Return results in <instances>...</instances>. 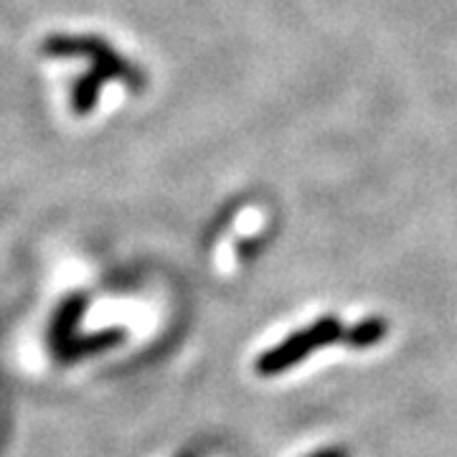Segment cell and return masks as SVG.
<instances>
[{
	"mask_svg": "<svg viewBox=\"0 0 457 457\" xmlns=\"http://www.w3.org/2000/svg\"><path fill=\"white\" fill-rule=\"evenodd\" d=\"M343 323L336 315H320L305 328L290 333L287 338L262 351L254 361V371L260 376H279L295 369L300 361L311 359L315 351L341 341Z\"/></svg>",
	"mask_w": 457,
	"mask_h": 457,
	"instance_id": "cell-2",
	"label": "cell"
},
{
	"mask_svg": "<svg viewBox=\"0 0 457 457\" xmlns=\"http://www.w3.org/2000/svg\"><path fill=\"white\" fill-rule=\"evenodd\" d=\"M125 336L128 333L122 328H110V330H99V333H89V336H74V338L62 343L59 348H54V353L62 363H71V361L87 359L92 353L112 348L120 341H125Z\"/></svg>",
	"mask_w": 457,
	"mask_h": 457,
	"instance_id": "cell-3",
	"label": "cell"
},
{
	"mask_svg": "<svg viewBox=\"0 0 457 457\" xmlns=\"http://www.w3.org/2000/svg\"><path fill=\"white\" fill-rule=\"evenodd\" d=\"M87 312V297L84 295H69L64 303L56 308L54 318H51L49 328V343L51 348H59L62 343L74 338V330L79 326V320Z\"/></svg>",
	"mask_w": 457,
	"mask_h": 457,
	"instance_id": "cell-4",
	"label": "cell"
},
{
	"mask_svg": "<svg viewBox=\"0 0 457 457\" xmlns=\"http://www.w3.org/2000/svg\"><path fill=\"white\" fill-rule=\"evenodd\" d=\"M41 54L49 59H89L92 69H97L107 82H120L132 95L147 89L145 71L122 56L107 38L95 33H51L41 41Z\"/></svg>",
	"mask_w": 457,
	"mask_h": 457,
	"instance_id": "cell-1",
	"label": "cell"
},
{
	"mask_svg": "<svg viewBox=\"0 0 457 457\" xmlns=\"http://www.w3.org/2000/svg\"><path fill=\"white\" fill-rule=\"evenodd\" d=\"M308 457H351V453L345 447H323V450H315Z\"/></svg>",
	"mask_w": 457,
	"mask_h": 457,
	"instance_id": "cell-7",
	"label": "cell"
},
{
	"mask_svg": "<svg viewBox=\"0 0 457 457\" xmlns=\"http://www.w3.org/2000/svg\"><path fill=\"white\" fill-rule=\"evenodd\" d=\"M389 336V320L381 318V315H369V318H361L353 326H343L341 341L345 348L351 351H366V348H374L376 343H381Z\"/></svg>",
	"mask_w": 457,
	"mask_h": 457,
	"instance_id": "cell-5",
	"label": "cell"
},
{
	"mask_svg": "<svg viewBox=\"0 0 457 457\" xmlns=\"http://www.w3.org/2000/svg\"><path fill=\"white\" fill-rule=\"evenodd\" d=\"M104 84H107V79L99 74L97 69H89L82 77H77L71 84V112L79 114V117L95 112Z\"/></svg>",
	"mask_w": 457,
	"mask_h": 457,
	"instance_id": "cell-6",
	"label": "cell"
}]
</instances>
